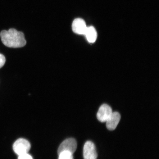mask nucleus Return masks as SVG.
<instances>
[{
	"label": "nucleus",
	"instance_id": "obj_4",
	"mask_svg": "<svg viewBox=\"0 0 159 159\" xmlns=\"http://www.w3.org/2000/svg\"><path fill=\"white\" fill-rule=\"evenodd\" d=\"M98 156L95 145L91 141L85 143L83 148L84 159H97Z\"/></svg>",
	"mask_w": 159,
	"mask_h": 159
},
{
	"label": "nucleus",
	"instance_id": "obj_10",
	"mask_svg": "<svg viewBox=\"0 0 159 159\" xmlns=\"http://www.w3.org/2000/svg\"><path fill=\"white\" fill-rule=\"evenodd\" d=\"M18 159H33L32 157L30 155L27 153H25L18 156Z\"/></svg>",
	"mask_w": 159,
	"mask_h": 159
},
{
	"label": "nucleus",
	"instance_id": "obj_3",
	"mask_svg": "<svg viewBox=\"0 0 159 159\" xmlns=\"http://www.w3.org/2000/svg\"><path fill=\"white\" fill-rule=\"evenodd\" d=\"M77 143L76 140L73 138H69L65 140L60 145L57 153L58 154L64 151L70 152L73 154L76 150Z\"/></svg>",
	"mask_w": 159,
	"mask_h": 159
},
{
	"label": "nucleus",
	"instance_id": "obj_7",
	"mask_svg": "<svg viewBox=\"0 0 159 159\" xmlns=\"http://www.w3.org/2000/svg\"><path fill=\"white\" fill-rule=\"evenodd\" d=\"M120 119V114L118 112H113L106 122L107 129L113 130L116 128Z\"/></svg>",
	"mask_w": 159,
	"mask_h": 159
},
{
	"label": "nucleus",
	"instance_id": "obj_11",
	"mask_svg": "<svg viewBox=\"0 0 159 159\" xmlns=\"http://www.w3.org/2000/svg\"><path fill=\"white\" fill-rule=\"evenodd\" d=\"M5 62L6 58L4 56L0 53V69L4 65Z\"/></svg>",
	"mask_w": 159,
	"mask_h": 159
},
{
	"label": "nucleus",
	"instance_id": "obj_1",
	"mask_svg": "<svg viewBox=\"0 0 159 159\" xmlns=\"http://www.w3.org/2000/svg\"><path fill=\"white\" fill-rule=\"evenodd\" d=\"M0 37L2 42L8 47L19 48L24 47L26 44L24 34L14 29L2 31Z\"/></svg>",
	"mask_w": 159,
	"mask_h": 159
},
{
	"label": "nucleus",
	"instance_id": "obj_5",
	"mask_svg": "<svg viewBox=\"0 0 159 159\" xmlns=\"http://www.w3.org/2000/svg\"><path fill=\"white\" fill-rule=\"evenodd\" d=\"M112 108L106 104L101 105L99 108L97 114V118L101 122H106L112 114Z\"/></svg>",
	"mask_w": 159,
	"mask_h": 159
},
{
	"label": "nucleus",
	"instance_id": "obj_2",
	"mask_svg": "<svg viewBox=\"0 0 159 159\" xmlns=\"http://www.w3.org/2000/svg\"><path fill=\"white\" fill-rule=\"evenodd\" d=\"M13 148L15 153L19 156L28 153L31 148V144L26 139L20 138L13 144Z\"/></svg>",
	"mask_w": 159,
	"mask_h": 159
},
{
	"label": "nucleus",
	"instance_id": "obj_9",
	"mask_svg": "<svg viewBox=\"0 0 159 159\" xmlns=\"http://www.w3.org/2000/svg\"><path fill=\"white\" fill-rule=\"evenodd\" d=\"M58 155V159H73V154L66 151L61 152Z\"/></svg>",
	"mask_w": 159,
	"mask_h": 159
},
{
	"label": "nucleus",
	"instance_id": "obj_8",
	"mask_svg": "<svg viewBox=\"0 0 159 159\" xmlns=\"http://www.w3.org/2000/svg\"><path fill=\"white\" fill-rule=\"evenodd\" d=\"M84 35L89 43H94L96 40L97 33L96 30L93 26L87 27Z\"/></svg>",
	"mask_w": 159,
	"mask_h": 159
},
{
	"label": "nucleus",
	"instance_id": "obj_6",
	"mask_svg": "<svg viewBox=\"0 0 159 159\" xmlns=\"http://www.w3.org/2000/svg\"><path fill=\"white\" fill-rule=\"evenodd\" d=\"M87 28L85 21L82 19H75L72 23V30L77 34L84 35Z\"/></svg>",
	"mask_w": 159,
	"mask_h": 159
}]
</instances>
